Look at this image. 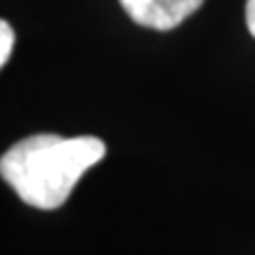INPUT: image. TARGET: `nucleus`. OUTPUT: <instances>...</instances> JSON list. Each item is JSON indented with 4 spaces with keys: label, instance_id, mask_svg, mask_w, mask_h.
Segmentation results:
<instances>
[{
    "label": "nucleus",
    "instance_id": "nucleus-2",
    "mask_svg": "<svg viewBox=\"0 0 255 255\" xmlns=\"http://www.w3.org/2000/svg\"><path fill=\"white\" fill-rule=\"evenodd\" d=\"M135 24L156 31H170L203 5V0H119Z\"/></svg>",
    "mask_w": 255,
    "mask_h": 255
},
{
    "label": "nucleus",
    "instance_id": "nucleus-1",
    "mask_svg": "<svg viewBox=\"0 0 255 255\" xmlns=\"http://www.w3.org/2000/svg\"><path fill=\"white\" fill-rule=\"evenodd\" d=\"M107 156L100 137H62L40 132L19 139L0 158L2 180L24 203L40 210H55L71 196L85 170Z\"/></svg>",
    "mask_w": 255,
    "mask_h": 255
},
{
    "label": "nucleus",
    "instance_id": "nucleus-3",
    "mask_svg": "<svg viewBox=\"0 0 255 255\" xmlns=\"http://www.w3.org/2000/svg\"><path fill=\"white\" fill-rule=\"evenodd\" d=\"M12 47H14V31L7 21L2 19L0 21V66H5L12 55Z\"/></svg>",
    "mask_w": 255,
    "mask_h": 255
},
{
    "label": "nucleus",
    "instance_id": "nucleus-4",
    "mask_svg": "<svg viewBox=\"0 0 255 255\" xmlns=\"http://www.w3.org/2000/svg\"><path fill=\"white\" fill-rule=\"evenodd\" d=\"M246 26L255 38V0H246Z\"/></svg>",
    "mask_w": 255,
    "mask_h": 255
}]
</instances>
